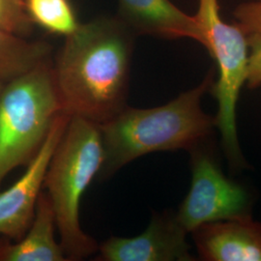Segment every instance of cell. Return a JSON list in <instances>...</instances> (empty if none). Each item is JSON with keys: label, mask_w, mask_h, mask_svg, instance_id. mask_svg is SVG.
<instances>
[{"label": "cell", "mask_w": 261, "mask_h": 261, "mask_svg": "<svg viewBox=\"0 0 261 261\" xmlns=\"http://www.w3.org/2000/svg\"><path fill=\"white\" fill-rule=\"evenodd\" d=\"M4 85H5V83L2 82V81H0V96H1V93H2L3 88H4Z\"/></svg>", "instance_id": "e0dca14e"}, {"label": "cell", "mask_w": 261, "mask_h": 261, "mask_svg": "<svg viewBox=\"0 0 261 261\" xmlns=\"http://www.w3.org/2000/svg\"><path fill=\"white\" fill-rule=\"evenodd\" d=\"M61 112L50 58L5 83L0 96V185L13 169L34 158Z\"/></svg>", "instance_id": "277c9868"}, {"label": "cell", "mask_w": 261, "mask_h": 261, "mask_svg": "<svg viewBox=\"0 0 261 261\" xmlns=\"http://www.w3.org/2000/svg\"><path fill=\"white\" fill-rule=\"evenodd\" d=\"M186 230L176 215H154L149 225L135 237L112 236L98 249L95 260L101 261H191Z\"/></svg>", "instance_id": "ba28073f"}, {"label": "cell", "mask_w": 261, "mask_h": 261, "mask_svg": "<svg viewBox=\"0 0 261 261\" xmlns=\"http://www.w3.org/2000/svg\"><path fill=\"white\" fill-rule=\"evenodd\" d=\"M51 46L46 42H29L0 28V81L7 83L48 59Z\"/></svg>", "instance_id": "7c38bea8"}, {"label": "cell", "mask_w": 261, "mask_h": 261, "mask_svg": "<svg viewBox=\"0 0 261 261\" xmlns=\"http://www.w3.org/2000/svg\"><path fill=\"white\" fill-rule=\"evenodd\" d=\"M192 152V184L176 218L187 232L202 224L247 216L248 192L222 172L215 159L199 144Z\"/></svg>", "instance_id": "8992f818"}, {"label": "cell", "mask_w": 261, "mask_h": 261, "mask_svg": "<svg viewBox=\"0 0 261 261\" xmlns=\"http://www.w3.org/2000/svg\"><path fill=\"white\" fill-rule=\"evenodd\" d=\"M236 24L245 35L261 36V0H249L240 4L235 11Z\"/></svg>", "instance_id": "9a60e30c"}, {"label": "cell", "mask_w": 261, "mask_h": 261, "mask_svg": "<svg viewBox=\"0 0 261 261\" xmlns=\"http://www.w3.org/2000/svg\"><path fill=\"white\" fill-rule=\"evenodd\" d=\"M118 19L135 34L165 39L188 38L200 44L196 18L179 9L170 0H117Z\"/></svg>", "instance_id": "30bf717a"}, {"label": "cell", "mask_w": 261, "mask_h": 261, "mask_svg": "<svg viewBox=\"0 0 261 261\" xmlns=\"http://www.w3.org/2000/svg\"><path fill=\"white\" fill-rule=\"evenodd\" d=\"M56 214L49 196L42 191L32 223L16 243H9L1 261H68L55 237Z\"/></svg>", "instance_id": "8fae6325"}, {"label": "cell", "mask_w": 261, "mask_h": 261, "mask_svg": "<svg viewBox=\"0 0 261 261\" xmlns=\"http://www.w3.org/2000/svg\"><path fill=\"white\" fill-rule=\"evenodd\" d=\"M213 84V73L195 88L168 103L152 109L128 105L109 121L99 125L103 147L100 179L111 177L132 161L159 151L194 148L216 126L201 100Z\"/></svg>", "instance_id": "7a4b0ae2"}, {"label": "cell", "mask_w": 261, "mask_h": 261, "mask_svg": "<svg viewBox=\"0 0 261 261\" xmlns=\"http://www.w3.org/2000/svg\"><path fill=\"white\" fill-rule=\"evenodd\" d=\"M208 261H261V224L249 215L202 224L192 231Z\"/></svg>", "instance_id": "9c48e42d"}, {"label": "cell", "mask_w": 261, "mask_h": 261, "mask_svg": "<svg viewBox=\"0 0 261 261\" xmlns=\"http://www.w3.org/2000/svg\"><path fill=\"white\" fill-rule=\"evenodd\" d=\"M9 240L10 239H8V238L0 235V261L2 259V256L4 254V252H5L8 244L10 243Z\"/></svg>", "instance_id": "2e32d148"}, {"label": "cell", "mask_w": 261, "mask_h": 261, "mask_svg": "<svg viewBox=\"0 0 261 261\" xmlns=\"http://www.w3.org/2000/svg\"><path fill=\"white\" fill-rule=\"evenodd\" d=\"M0 28L20 37L31 34L33 24L27 13L24 0H0Z\"/></svg>", "instance_id": "5bb4252c"}, {"label": "cell", "mask_w": 261, "mask_h": 261, "mask_svg": "<svg viewBox=\"0 0 261 261\" xmlns=\"http://www.w3.org/2000/svg\"><path fill=\"white\" fill-rule=\"evenodd\" d=\"M135 33L118 18H98L65 42L53 63L62 112L101 125L127 106Z\"/></svg>", "instance_id": "6da1fadb"}, {"label": "cell", "mask_w": 261, "mask_h": 261, "mask_svg": "<svg viewBox=\"0 0 261 261\" xmlns=\"http://www.w3.org/2000/svg\"><path fill=\"white\" fill-rule=\"evenodd\" d=\"M70 118L71 116L64 112L56 116L46 140L29 162L25 172L12 186L0 193V235L18 241L28 231L44 188L49 162Z\"/></svg>", "instance_id": "52a82bcc"}, {"label": "cell", "mask_w": 261, "mask_h": 261, "mask_svg": "<svg viewBox=\"0 0 261 261\" xmlns=\"http://www.w3.org/2000/svg\"><path fill=\"white\" fill-rule=\"evenodd\" d=\"M103 162L99 125L81 117H71L44 181L68 260H82L98 252V243L82 228L80 210L84 192L99 174Z\"/></svg>", "instance_id": "3957f363"}, {"label": "cell", "mask_w": 261, "mask_h": 261, "mask_svg": "<svg viewBox=\"0 0 261 261\" xmlns=\"http://www.w3.org/2000/svg\"><path fill=\"white\" fill-rule=\"evenodd\" d=\"M32 24L48 34L68 37L81 27L71 0H24Z\"/></svg>", "instance_id": "4fadbf2b"}, {"label": "cell", "mask_w": 261, "mask_h": 261, "mask_svg": "<svg viewBox=\"0 0 261 261\" xmlns=\"http://www.w3.org/2000/svg\"><path fill=\"white\" fill-rule=\"evenodd\" d=\"M196 15L201 33L200 44L206 47L218 66L219 79L213 86L219 111L216 126L222 135L224 152L234 167L243 165L236 129V106L247 82L248 38L236 23L222 19L219 0H197Z\"/></svg>", "instance_id": "5b68a950"}]
</instances>
